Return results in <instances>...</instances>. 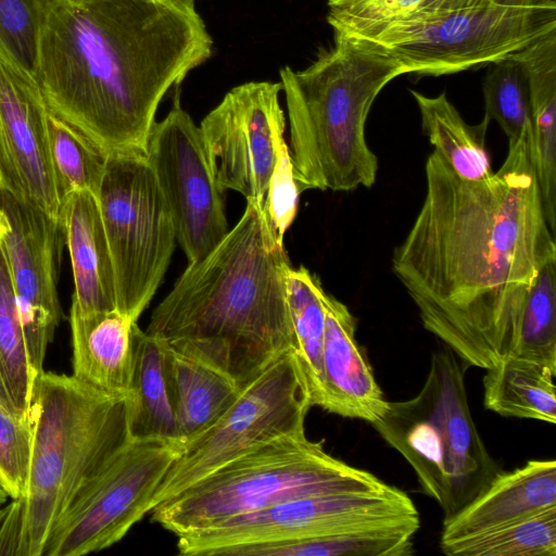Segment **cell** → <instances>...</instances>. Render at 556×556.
I'll return each instance as SVG.
<instances>
[{"mask_svg": "<svg viewBox=\"0 0 556 556\" xmlns=\"http://www.w3.org/2000/svg\"><path fill=\"white\" fill-rule=\"evenodd\" d=\"M422 205L392 254V269L426 330L467 366L520 357L529 291L556 258L532 154L531 126L509 140L501 167L480 180L457 175L433 150Z\"/></svg>", "mask_w": 556, "mask_h": 556, "instance_id": "cell-1", "label": "cell"}, {"mask_svg": "<svg viewBox=\"0 0 556 556\" xmlns=\"http://www.w3.org/2000/svg\"><path fill=\"white\" fill-rule=\"evenodd\" d=\"M213 46L186 0H48L35 77L48 110L105 154L147 155L161 101Z\"/></svg>", "mask_w": 556, "mask_h": 556, "instance_id": "cell-2", "label": "cell"}, {"mask_svg": "<svg viewBox=\"0 0 556 556\" xmlns=\"http://www.w3.org/2000/svg\"><path fill=\"white\" fill-rule=\"evenodd\" d=\"M291 266L265 206L247 199L241 218L203 260L188 263L144 331L197 353L243 388L293 345Z\"/></svg>", "mask_w": 556, "mask_h": 556, "instance_id": "cell-3", "label": "cell"}, {"mask_svg": "<svg viewBox=\"0 0 556 556\" xmlns=\"http://www.w3.org/2000/svg\"><path fill=\"white\" fill-rule=\"evenodd\" d=\"M402 74L379 48L340 34L307 67L279 71L293 174L302 192L375 184L378 159L366 141V119L379 92Z\"/></svg>", "mask_w": 556, "mask_h": 556, "instance_id": "cell-4", "label": "cell"}, {"mask_svg": "<svg viewBox=\"0 0 556 556\" xmlns=\"http://www.w3.org/2000/svg\"><path fill=\"white\" fill-rule=\"evenodd\" d=\"M31 433L25 490L8 504L0 556H41L77 492L130 440L127 397L99 391L73 375L43 371Z\"/></svg>", "mask_w": 556, "mask_h": 556, "instance_id": "cell-5", "label": "cell"}, {"mask_svg": "<svg viewBox=\"0 0 556 556\" xmlns=\"http://www.w3.org/2000/svg\"><path fill=\"white\" fill-rule=\"evenodd\" d=\"M388 485L333 457L321 442L301 431L233 458L150 514L153 522L177 536L298 497L370 492Z\"/></svg>", "mask_w": 556, "mask_h": 556, "instance_id": "cell-6", "label": "cell"}, {"mask_svg": "<svg viewBox=\"0 0 556 556\" xmlns=\"http://www.w3.org/2000/svg\"><path fill=\"white\" fill-rule=\"evenodd\" d=\"M467 365L451 350L434 352L426 380L409 400L388 402L371 426L413 468L443 522L477 497L500 471L473 421Z\"/></svg>", "mask_w": 556, "mask_h": 556, "instance_id": "cell-7", "label": "cell"}, {"mask_svg": "<svg viewBox=\"0 0 556 556\" xmlns=\"http://www.w3.org/2000/svg\"><path fill=\"white\" fill-rule=\"evenodd\" d=\"M554 30L556 5L490 3L421 12L344 36L379 48L404 74L440 76L495 63Z\"/></svg>", "mask_w": 556, "mask_h": 556, "instance_id": "cell-8", "label": "cell"}, {"mask_svg": "<svg viewBox=\"0 0 556 556\" xmlns=\"http://www.w3.org/2000/svg\"><path fill=\"white\" fill-rule=\"evenodd\" d=\"M111 252L116 309L137 321L170 263L176 232L147 156L108 154L98 195Z\"/></svg>", "mask_w": 556, "mask_h": 556, "instance_id": "cell-9", "label": "cell"}, {"mask_svg": "<svg viewBox=\"0 0 556 556\" xmlns=\"http://www.w3.org/2000/svg\"><path fill=\"white\" fill-rule=\"evenodd\" d=\"M311 407L288 351L247 383L214 424L182 446L154 494L153 507L233 458L305 431Z\"/></svg>", "mask_w": 556, "mask_h": 556, "instance_id": "cell-10", "label": "cell"}, {"mask_svg": "<svg viewBox=\"0 0 556 556\" xmlns=\"http://www.w3.org/2000/svg\"><path fill=\"white\" fill-rule=\"evenodd\" d=\"M179 452V445L166 441L129 440L77 492L41 556H83L119 542L151 511Z\"/></svg>", "mask_w": 556, "mask_h": 556, "instance_id": "cell-11", "label": "cell"}, {"mask_svg": "<svg viewBox=\"0 0 556 556\" xmlns=\"http://www.w3.org/2000/svg\"><path fill=\"white\" fill-rule=\"evenodd\" d=\"M419 515L412 498L378 491L298 497L177 535L184 556H222L236 546L325 535Z\"/></svg>", "mask_w": 556, "mask_h": 556, "instance_id": "cell-12", "label": "cell"}, {"mask_svg": "<svg viewBox=\"0 0 556 556\" xmlns=\"http://www.w3.org/2000/svg\"><path fill=\"white\" fill-rule=\"evenodd\" d=\"M147 159L170 211L176 240L188 263L203 260L227 235L223 194L207 164L200 127L176 93L166 116L154 123Z\"/></svg>", "mask_w": 556, "mask_h": 556, "instance_id": "cell-13", "label": "cell"}, {"mask_svg": "<svg viewBox=\"0 0 556 556\" xmlns=\"http://www.w3.org/2000/svg\"><path fill=\"white\" fill-rule=\"evenodd\" d=\"M280 83L249 81L228 91L201 121L207 164L220 191L233 190L262 206L285 132Z\"/></svg>", "mask_w": 556, "mask_h": 556, "instance_id": "cell-14", "label": "cell"}, {"mask_svg": "<svg viewBox=\"0 0 556 556\" xmlns=\"http://www.w3.org/2000/svg\"><path fill=\"white\" fill-rule=\"evenodd\" d=\"M0 207L7 219L4 245L24 331L27 356L36 379L45 371L48 344L61 318L56 283L62 254V225L36 205L3 187Z\"/></svg>", "mask_w": 556, "mask_h": 556, "instance_id": "cell-15", "label": "cell"}, {"mask_svg": "<svg viewBox=\"0 0 556 556\" xmlns=\"http://www.w3.org/2000/svg\"><path fill=\"white\" fill-rule=\"evenodd\" d=\"M48 106L35 75L0 50L1 186L61 224L50 159Z\"/></svg>", "mask_w": 556, "mask_h": 556, "instance_id": "cell-16", "label": "cell"}, {"mask_svg": "<svg viewBox=\"0 0 556 556\" xmlns=\"http://www.w3.org/2000/svg\"><path fill=\"white\" fill-rule=\"evenodd\" d=\"M325 331L323 409L346 418L377 421L388 402L356 340V320L348 306L324 291Z\"/></svg>", "mask_w": 556, "mask_h": 556, "instance_id": "cell-17", "label": "cell"}, {"mask_svg": "<svg viewBox=\"0 0 556 556\" xmlns=\"http://www.w3.org/2000/svg\"><path fill=\"white\" fill-rule=\"evenodd\" d=\"M556 506V462L533 459L498 471L458 514L443 522L441 541L483 532Z\"/></svg>", "mask_w": 556, "mask_h": 556, "instance_id": "cell-18", "label": "cell"}, {"mask_svg": "<svg viewBox=\"0 0 556 556\" xmlns=\"http://www.w3.org/2000/svg\"><path fill=\"white\" fill-rule=\"evenodd\" d=\"M60 222L74 276L72 306L80 314L116 309L114 268L98 198L87 190L67 194Z\"/></svg>", "mask_w": 556, "mask_h": 556, "instance_id": "cell-19", "label": "cell"}, {"mask_svg": "<svg viewBox=\"0 0 556 556\" xmlns=\"http://www.w3.org/2000/svg\"><path fill=\"white\" fill-rule=\"evenodd\" d=\"M70 325L72 375L99 391L128 397L137 321L117 309L80 314L72 306Z\"/></svg>", "mask_w": 556, "mask_h": 556, "instance_id": "cell-20", "label": "cell"}, {"mask_svg": "<svg viewBox=\"0 0 556 556\" xmlns=\"http://www.w3.org/2000/svg\"><path fill=\"white\" fill-rule=\"evenodd\" d=\"M159 340L181 450L233 404L242 388L228 374L197 353Z\"/></svg>", "mask_w": 556, "mask_h": 556, "instance_id": "cell-21", "label": "cell"}, {"mask_svg": "<svg viewBox=\"0 0 556 556\" xmlns=\"http://www.w3.org/2000/svg\"><path fill=\"white\" fill-rule=\"evenodd\" d=\"M127 424L130 440H161L180 447L161 341L138 325Z\"/></svg>", "mask_w": 556, "mask_h": 556, "instance_id": "cell-22", "label": "cell"}, {"mask_svg": "<svg viewBox=\"0 0 556 556\" xmlns=\"http://www.w3.org/2000/svg\"><path fill=\"white\" fill-rule=\"evenodd\" d=\"M419 515L336 533L251 544L250 556H407Z\"/></svg>", "mask_w": 556, "mask_h": 556, "instance_id": "cell-23", "label": "cell"}, {"mask_svg": "<svg viewBox=\"0 0 556 556\" xmlns=\"http://www.w3.org/2000/svg\"><path fill=\"white\" fill-rule=\"evenodd\" d=\"M287 300L293 330L291 353L312 406L324 407L323 345L325 312L321 281L306 267L292 266L286 276Z\"/></svg>", "mask_w": 556, "mask_h": 556, "instance_id": "cell-24", "label": "cell"}, {"mask_svg": "<svg viewBox=\"0 0 556 556\" xmlns=\"http://www.w3.org/2000/svg\"><path fill=\"white\" fill-rule=\"evenodd\" d=\"M420 112L421 127L430 143L452 169L468 180L492 175L485 148L490 118L483 116L476 125L467 124L446 94L425 96L410 90Z\"/></svg>", "mask_w": 556, "mask_h": 556, "instance_id": "cell-25", "label": "cell"}, {"mask_svg": "<svg viewBox=\"0 0 556 556\" xmlns=\"http://www.w3.org/2000/svg\"><path fill=\"white\" fill-rule=\"evenodd\" d=\"M556 370L521 357H507L486 369L483 403L501 416L556 422Z\"/></svg>", "mask_w": 556, "mask_h": 556, "instance_id": "cell-26", "label": "cell"}, {"mask_svg": "<svg viewBox=\"0 0 556 556\" xmlns=\"http://www.w3.org/2000/svg\"><path fill=\"white\" fill-rule=\"evenodd\" d=\"M440 545L451 556H556V506Z\"/></svg>", "mask_w": 556, "mask_h": 556, "instance_id": "cell-27", "label": "cell"}, {"mask_svg": "<svg viewBox=\"0 0 556 556\" xmlns=\"http://www.w3.org/2000/svg\"><path fill=\"white\" fill-rule=\"evenodd\" d=\"M0 376L17 410L31 422L38 380L29 365L2 240L0 241Z\"/></svg>", "mask_w": 556, "mask_h": 556, "instance_id": "cell-28", "label": "cell"}, {"mask_svg": "<svg viewBox=\"0 0 556 556\" xmlns=\"http://www.w3.org/2000/svg\"><path fill=\"white\" fill-rule=\"evenodd\" d=\"M47 130L61 205L74 191L87 190L98 198L108 154L50 111Z\"/></svg>", "mask_w": 556, "mask_h": 556, "instance_id": "cell-29", "label": "cell"}, {"mask_svg": "<svg viewBox=\"0 0 556 556\" xmlns=\"http://www.w3.org/2000/svg\"><path fill=\"white\" fill-rule=\"evenodd\" d=\"M520 357L556 370V258L538 274L525 304Z\"/></svg>", "mask_w": 556, "mask_h": 556, "instance_id": "cell-30", "label": "cell"}, {"mask_svg": "<svg viewBox=\"0 0 556 556\" xmlns=\"http://www.w3.org/2000/svg\"><path fill=\"white\" fill-rule=\"evenodd\" d=\"M484 115L495 119L509 140L531 126L529 88L520 64L510 56L492 63L483 81Z\"/></svg>", "mask_w": 556, "mask_h": 556, "instance_id": "cell-31", "label": "cell"}, {"mask_svg": "<svg viewBox=\"0 0 556 556\" xmlns=\"http://www.w3.org/2000/svg\"><path fill=\"white\" fill-rule=\"evenodd\" d=\"M31 435V422L17 410L0 376V477L10 500L25 490Z\"/></svg>", "mask_w": 556, "mask_h": 556, "instance_id": "cell-32", "label": "cell"}, {"mask_svg": "<svg viewBox=\"0 0 556 556\" xmlns=\"http://www.w3.org/2000/svg\"><path fill=\"white\" fill-rule=\"evenodd\" d=\"M432 2L433 0H329L327 22L334 34L355 35L431 11Z\"/></svg>", "mask_w": 556, "mask_h": 556, "instance_id": "cell-33", "label": "cell"}, {"mask_svg": "<svg viewBox=\"0 0 556 556\" xmlns=\"http://www.w3.org/2000/svg\"><path fill=\"white\" fill-rule=\"evenodd\" d=\"M47 3L48 0H0V50L34 75Z\"/></svg>", "mask_w": 556, "mask_h": 556, "instance_id": "cell-34", "label": "cell"}, {"mask_svg": "<svg viewBox=\"0 0 556 556\" xmlns=\"http://www.w3.org/2000/svg\"><path fill=\"white\" fill-rule=\"evenodd\" d=\"M301 190L295 181L290 150L283 132L276 138V159L269 178L265 210L270 224L283 238L298 212Z\"/></svg>", "mask_w": 556, "mask_h": 556, "instance_id": "cell-35", "label": "cell"}, {"mask_svg": "<svg viewBox=\"0 0 556 556\" xmlns=\"http://www.w3.org/2000/svg\"><path fill=\"white\" fill-rule=\"evenodd\" d=\"M493 3V0H434L433 11Z\"/></svg>", "mask_w": 556, "mask_h": 556, "instance_id": "cell-36", "label": "cell"}, {"mask_svg": "<svg viewBox=\"0 0 556 556\" xmlns=\"http://www.w3.org/2000/svg\"><path fill=\"white\" fill-rule=\"evenodd\" d=\"M493 3L521 8L556 5V1L553 0H493Z\"/></svg>", "mask_w": 556, "mask_h": 556, "instance_id": "cell-37", "label": "cell"}, {"mask_svg": "<svg viewBox=\"0 0 556 556\" xmlns=\"http://www.w3.org/2000/svg\"><path fill=\"white\" fill-rule=\"evenodd\" d=\"M8 500H10V496L0 477V506L7 504Z\"/></svg>", "mask_w": 556, "mask_h": 556, "instance_id": "cell-38", "label": "cell"}, {"mask_svg": "<svg viewBox=\"0 0 556 556\" xmlns=\"http://www.w3.org/2000/svg\"><path fill=\"white\" fill-rule=\"evenodd\" d=\"M8 511H9V505L5 504L3 506H0V530H1V527L5 520V517L8 515Z\"/></svg>", "mask_w": 556, "mask_h": 556, "instance_id": "cell-39", "label": "cell"}, {"mask_svg": "<svg viewBox=\"0 0 556 556\" xmlns=\"http://www.w3.org/2000/svg\"><path fill=\"white\" fill-rule=\"evenodd\" d=\"M5 230H7V219H4L3 222H0V241L3 238Z\"/></svg>", "mask_w": 556, "mask_h": 556, "instance_id": "cell-40", "label": "cell"}, {"mask_svg": "<svg viewBox=\"0 0 556 556\" xmlns=\"http://www.w3.org/2000/svg\"><path fill=\"white\" fill-rule=\"evenodd\" d=\"M1 187L2 186H1V179H0V189H1ZM4 219H5L4 213H3V211L0 207V222H3Z\"/></svg>", "mask_w": 556, "mask_h": 556, "instance_id": "cell-41", "label": "cell"}, {"mask_svg": "<svg viewBox=\"0 0 556 556\" xmlns=\"http://www.w3.org/2000/svg\"><path fill=\"white\" fill-rule=\"evenodd\" d=\"M330 1L340 2V1H345V0H330Z\"/></svg>", "mask_w": 556, "mask_h": 556, "instance_id": "cell-42", "label": "cell"}, {"mask_svg": "<svg viewBox=\"0 0 556 556\" xmlns=\"http://www.w3.org/2000/svg\"><path fill=\"white\" fill-rule=\"evenodd\" d=\"M186 1H189V2H193V3H194V2H195V1H198V0H186Z\"/></svg>", "mask_w": 556, "mask_h": 556, "instance_id": "cell-43", "label": "cell"}]
</instances>
